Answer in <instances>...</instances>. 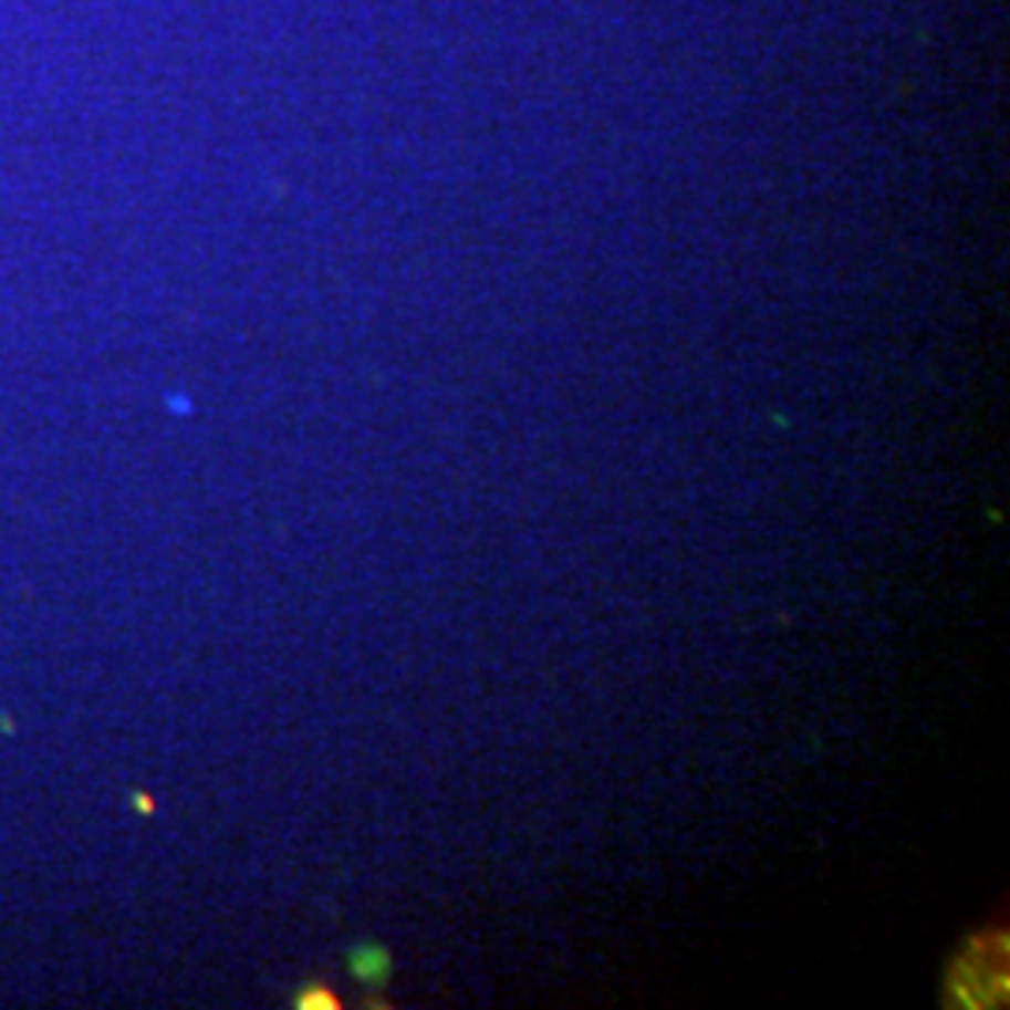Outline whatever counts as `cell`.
Returning <instances> with one entry per match:
<instances>
[{
    "label": "cell",
    "instance_id": "1",
    "mask_svg": "<svg viewBox=\"0 0 1010 1010\" xmlns=\"http://www.w3.org/2000/svg\"><path fill=\"white\" fill-rule=\"evenodd\" d=\"M352 973H356L364 985H386V977L394 973V958L389 950L382 947H356L352 950Z\"/></svg>",
    "mask_w": 1010,
    "mask_h": 1010
},
{
    "label": "cell",
    "instance_id": "2",
    "mask_svg": "<svg viewBox=\"0 0 1010 1010\" xmlns=\"http://www.w3.org/2000/svg\"><path fill=\"white\" fill-rule=\"evenodd\" d=\"M296 1007H337V999H333L326 988H311V992H303L296 999Z\"/></svg>",
    "mask_w": 1010,
    "mask_h": 1010
}]
</instances>
